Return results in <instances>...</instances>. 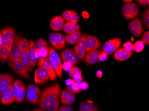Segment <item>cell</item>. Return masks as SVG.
Returning <instances> with one entry per match:
<instances>
[{"label":"cell","mask_w":149,"mask_h":111,"mask_svg":"<svg viewBox=\"0 0 149 111\" xmlns=\"http://www.w3.org/2000/svg\"><path fill=\"white\" fill-rule=\"evenodd\" d=\"M61 86L58 83L43 89L39 100V106L46 111H57L59 105Z\"/></svg>","instance_id":"obj_1"},{"label":"cell","mask_w":149,"mask_h":111,"mask_svg":"<svg viewBox=\"0 0 149 111\" xmlns=\"http://www.w3.org/2000/svg\"><path fill=\"white\" fill-rule=\"evenodd\" d=\"M49 58L55 69L56 74L60 79L62 78L63 65L58 53L52 48L48 47Z\"/></svg>","instance_id":"obj_2"},{"label":"cell","mask_w":149,"mask_h":111,"mask_svg":"<svg viewBox=\"0 0 149 111\" xmlns=\"http://www.w3.org/2000/svg\"><path fill=\"white\" fill-rule=\"evenodd\" d=\"M13 85L15 101L17 103L22 102L26 97V86L22 81L18 79H17L14 81Z\"/></svg>","instance_id":"obj_3"},{"label":"cell","mask_w":149,"mask_h":111,"mask_svg":"<svg viewBox=\"0 0 149 111\" xmlns=\"http://www.w3.org/2000/svg\"><path fill=\"white\" fill-rule=\"evenodd\" d=\"M41 94L40 88L33 85L31 84L27 87L26 90V99L27 101L32 105H36L37 103Z\"/></svg>","instance_id":"obj_4"},{"label":"cell","mask_w":149,"mask_h":111,"mask_svg":"<svg viewBox=\"0 0 149 111\" xmlns=\"http://www.w3.org/2000/svg\"><path fill=\"white\" fill-rule=\"evenodd\" d=\"M49 40L53 47L56 50H62L66 47L65 37L61 33L51 32L49 35Z\"/></svg>","instance_id":"obj_5"},{"label":"cell","mask_w":149,"mask_h":111,"mask_svg":"<svg viewBox=\"0 0 149 111\" xmlns=\"http://www.w3.org/2000/svg\"><path fill=\"white\" fill-rule=\"evenodd\" d=\"M124 17L127 20L134 19L137 17L139 12L137 5L134 3L125 4L122 9Z\"/></svg>","instance_id":"obj_6"},{"label":"cell","mask_w":149,"mask_h":111,"mask_svg":"<svg viewBox=\"0 0 149 111\" xmlns=\"http://www.w3.org/2000/svg\"><path fill=\"white\" fill-rule=\"evenodd\" d=\"M9 65L17 73L26 79H30V76L21 59L13 61H8Z\"/></svg>","instance_id":"obj_7"},{"label":"cell","mask_w":149,"mask_h":111,"mask_svg":"<svg viewBox=\"0 0 149 111\" xmlns=\"http://www.w3.org/2000/svg\"><path fill=\"white\" fill-rule=\"evenodd\" d=\"M122 43L120 38H114L107 41L104 44L103 46V52L107 53L108 55L113 54L116 52L118 48L120 46Z\"/></svg>","instance_id":"obj_8"},{"label":"cell","mask_w":149,"mask_h":111,"mask_svg":"<svg viewBox=\"0 0 149 111\" xmlns=\"http://www.w3.org/2000/svg\"><path fill=\"white\" fill-rule=\"evenodd\" d=\"M38 66L43 67L46 68V70L48 72L51 81H54L56 80L57 75L49 57L40 58L38 61Z\"/></svg>","instance_id":"obj_9"},{"label":"cell","mask_w":149,"mask_h":111,"mask_svg":"<svg viewBox=\"0 0 149 111\" xmlns=\"http://www.w3.org/2000/svg\"><path fill=\"white\" fill-rule=\"evenodd\" d=\"M21 38V37L19 35H17L15 37L13 46L12 48L10 54L9 56V62L13 61L16 60L21 59V50L20 48L19 42Z\"/></svg>","instance_id":"obj_10"},{"label":"cell","mask_w":149,"mask_h":111,"mask_svg":"<svg viewBox=\"0 0 149 111\" xmlns=\"http://www.w3.org/2000/svg\"><path fill=\"white\" fill-rule=\"evenodd\" d=\"M62 60L64 62H68L73 66L77 65L79 62V60L76 53L71 49L63 50L60 53Z\"/></svg>","instance_id":"obj_11"},{"label":"cell","mask_w":149,"mask_h":111,"mask_svg":"<svg viewBox=\"0 0 149 111\" xmlns=\"http://www.w3.org/2000/svg\"><path fill=\"white\" fill-rule=\"evenodd\" d=\"M50 79L48 72L45 68L39 66L37 68L35 72V81L36 84L42 85Z\"/></svg>","instance_id":"obj_12"},{"label":"cell","mask_w":149,"mask_h":111,"mask_svg":"<svg viewBox=\"0 0 149 111\" xmlns=\"http://www.w3.org/2000/svg\"><path fill=\"white\" fill-rule=\"evenodd\" d=\"M129 29L134 36L139 37L141 36L143 32V27L139 18L134 19L129 24Z\"/></svg>","instance_id":"obj_13"},{"label":"cell","mask_w":149,"mask_h":111,"mask_svg":"<svg viewBox=\"0 0 149 111\" xmlns=\"http://www.w3.org/2000/svg\"><path fill=\"white\" fill-rule=\"evenodd\" d=\"M87 36L88 35L86 34L81 35V38L74 47L75 53L77 54L79 59L81 60H83L85 58L86 52L85 40Z\"/></svg>","instance_id":"obj_14"},{"label":"cell","mask_w":149,"mask_h":111,"mask_svg":"<svg viewBox=\"0 0 149 111\" xmlns=\"http://www.w3.org/2000/svg\"><path fill=\"white\" fill-rule=\"evenodd\" d=\"M101 43L100 41L96 37L88 36L85 40L86 52H90L97 50L100 48Z\"/></svg>","instance_id":"obj_15"},{"label":"cell","mask_w":149,"mask_h":111,"mask_svg":"<svg viewBox=\"0 0 149 111\" xmlns=\"http://www.w3.org/2000/svg\"><path fill=\"white\" fill-rule=\"evenodd\" d=\"M14 79L13 75L6 73H0V97L9 87Z\"/></svg>","instance_id":"obj_16"},{"label":"cell","mask_w":149,"mask_h":111,"mask_svg":"<svg viewBox=\"0 0 149 111\" xmlns=\"http://www.w3.org/2000/svg\"><path fill=\"white\" fill-rule=\"evenodd\" d=\"M15 101L13 92V84H10L9 87L5 91L1 97V102L3 105H9Z\"/></svg>","instance_id":"obj_17"},{"label":"cell","mask_w":149,"mask_h":111,"mask_svg":"<svg viewBox=\"0 0 149 111\" xmlns=\"http://www.w3.org/2000/svg\"><path fill=\"white\" fill-rule=\"evenodd\" d=\"M76 97L73 93L68 92L66 90H63L61 92L60 100L63 105H72L76 100Z\"/></svg>","instance_id":"obj_18"},{"label":"cell","mask_w":149,"mask_h":111,"mask_svg":"<svg viewBox=\"0 0 149 111\" xmlns=\"http://www.w3.org/2000/svg\"><path fill=\"white\" fill-rule=\"evenodd\" d=\"M101 52V51L99 50L88 52L85 57V61L87 65L97 64L100 62L99 57Z\"/></svg>","instance_id":"obj_19"},{"label":"cell","mask_w":149,"mask_h":111,"mask_svg":"<svg viewBox=\"0 0 149 111\" xmlns=\"http://www.w3.org/2000/svg\"><path fill=\"white\" fill-rule=\"evenodd\" d=\"M132 54L133 52L128 51L124 48H120L115 52L114 58L118 61H123L129 59Z\"/></svg>","instance_id":"obj_20"},{"label":"cell","mask_w":149,"mask_h":111,"mask_svg":"<svg viewBox=\"0 0 149 111\" xmlns=\"http://www.w3.org/2000/svg\"><path fill=\"white\" fill-rule=\"evenodd\" d=\"M64 25V19L62 17L57 16L52 19L50 23V27L52 30L59 31L63 29Z\"/></svg>","instance_id":"obj_21"},{"label":"cell","mask_w":149,"mask_h":111,"mask_svg":"<svg viewBox=\"0 0 149 111\" xmlns=\"http://www.w3.org/2000/svg\"><path fill=\"white\" fill-rule=\"evenodd\" d=\"M36 46L33 40H31L29 49V56L30 64L31 67H34L37 63V58L36 55Z\"/></svg>","instance_id":"obj_22"},{"label":"cell","mask_w":149,"mask_h":111,"mask_svg":"<svg viewBox=\"0 0 149 111\" xmlns=\"http://www.w3.org/2000/svg\"><path fill=\"white\" fill-rule=\"evenodd\" d=\"M81 33L80 31L70 33L66 36L65 41L70 45L77 44L81 38Z\"/></svg>","instance_id":"obj_23"},{"label":"cell","mask_w":149,"mask_h":111,"mask_svg":"<svg viewBox=\"0 0 149 111\" xmlns=\"http://www.w3.org/2000/svg\"><path fill=\"white\" fill-rule=\"evenodd\" d=\"M0 34L4 35L10 41H14L15 38V32L12 27H7L0 30Z\"/></svg>","instance_id":"obj_24"},{"label":"cell","mask_w":149,"mask_h":111,"mask_svg":"<svg viewBox=\"0 0 149 111\" xmlns=\"http://www.w3.org/2000/svg\"><path fill=\"white\" fill-rule=\"evenodd\" d=\"M80 27L77 23L67 22L64 24L63 29L64 32L69 34L79 31Z\"/></svg>","instance_id":"obj_25"},{"label":"cell","mask_w":149,"mask_h":111,"mask_svg":"<svg viewBox=\"0 0 149 111\" xmlns=\"http://www.w3.org/2000/svg\"><path fill=\"white\" fill-rule=\"evenodd\" d=\"M79 111H98V108L93 103L84 101L80 103Z\"/></svg>","instance_id":"obj_26"},{"label":"cell","mask_w":149,"mask_h":111,"mask_svg":"<svg viewBox=\"0 0 149 111\" xmlns=\"http://www.w3.org/2000/svg\"><path fill=\"white\" fill-rule=\"evenodd\" d=\"M21 60L26 67L27 71L29 72L31 71L32 67L29 59V51H21Z\"/></svg>","instance_id":"obj_27"},{"label":"cell","mask_w":149,"mask_h":111,"mask_svg":"<svg viewBox=\"0 0 149 111\" xmlns=\"http://www.w3.org/2000/svg\"><path fill=\"white\" fill-rule=\"evenodd\" d=\"M12 48L1 46L0 47V60L5 62L10 56Z\"/></svg>","instance_id":"obj_28"},{"label":"cell","mask_w":149,"mask_h":111,"mask_svg":"<svg viewBox=\"0 0 149 111\" xmlns=\"http://www.w3.org/2000/svg\"><path fill=\"white\" fill-rule=\"evenodd\" d=\"M66 89L67 91L73 94L79 93L83 91L82 89L80 88L79 83L77 82L74 83L73 85L67 86Z\"/></svg>","instance_id":"obj_29"},{"label":"cell","mask_w":149,"mask_h":111,"mask_svg":"<svg viewBox=\"0 0 149 111\" xmlns=\"http://www.w3.org/2000/svg\"><path fill=\"white\" fill-rule=\"evenodd\" d=\"M19 45L21 51H29L30 43L27 39L25 38H21L19 42Z\"/></svg>","instance_id":"obj_30"},{"label":"cell","mask_w":149,"mask_h":111,"mask_svg":"<svg viewBox=\"0 0 149 111\" xmlns=\"http://www.w3.org/2000/svg\"><path fill=\"white\" fill-rule=\"evenodd\" d=\"M141 18L143 19L146 27L148 30L149 28V9L146 10L141 15Z\"/></svg>","instance_id":"obj_31"},{"label":"cell","mask_w":149,"mask_h":111,"mask_svg":"<svg viewBox=\"0 0 149 111\" xmlns=\"http://www.w3.org/2000/svg\"><path fill=\"white\" fill-rule=\"evenodd\" d=\"M134 51L137 52L143 51L144 48V44L142 41H138L134 45Z\"/></svg>","instance_id":"obj_32"},{"label":"cell","mask_w":149,"mask_h":111,"mask_svg":"<svg viewBox=\"0 0 149 111\" xmlns=\"http://www.w3.org/2000/svg\"><path fill=\"white\" fill-rule=\"evenodd\" d=\"M82 75V71L80 68L76 67H72L69 71V75L72 78H73L75 75Z\"/></svg>","instance_id":"obj_33"},{"label":"cell","mask_w":149,"mask_h":111,"mask_svg":"<svg viewBox=\"0 0 149 111\" xmlns=\"http://www.w3.org/2000/svg\"><path fill=\"white\" fill-rule=\"evenodd\" d=\"M1 35V37H2V45L1 46L6 47H12L13 46L14 41H10V40L5 37L3 35Z\"/></svg>","instance_id":"obj_34"},{"label":"cell","mask_w":149,"mask_h":111,"mask_svg":"<svg viewBox=\"0 0 149 111\" xmlns=\"http://www.w3.org/2000/svg\"><path fill=\"white\" fill-rule=\"evenodd\" d=\"M74 12V11L71 10L64 11L63 13V19H65V20H66V21L68 22H70Z\"/></svg>","instance_id":"obj_35"},{"label":"cell","mask_w":149,"mask_h":111,"mask_svg":"<svg viewBox=\"0 0 149 111\" xmlns=\"http://www.w3.org/2000/svg\"><path fill=\"white\" fill-rule=\"evenodd\" d=\"M47 46H48V45L47 41L43 39H39L37 41L36 48L40 50L41 48Z\"/></svg>","instance_id":"obj_36"},{"label":"cell","mask_w":149,"mask_h":111,"mask_svg":"<svg viewBox=\"0 0 149 111\" xmlns=\"http://www.w3.org/2000/svg\"><path fill=\"white\" fill-rule=\"evenodd\" d=\"M40 50L41 51V58H45L47 57V56L49 55L48 46L42 48Z\"/></svg>","instance_id":"obj_37"},{"label":"cell","mask_w":149,"mask_h":111,"mask_svg":"<svg viewBox=\"0 0 149 111\" xmlns=\"http://www.w3.org/2000/svg\"><path fill=\"white\" fill-rule=\"evenodd\" d=\"M123 47L125 50L130 52H133L134 51V45L131 42H125L123 44Z\"/></svg>","instance_id":"obj_38"},{"label":"cell","mask_w":149,"mask_h":111,"mask_svg":"<svg viewBox=\"0 0 149 111\" xmlns=\"http://www.w3.org/2000/svg\"><path fill=\"white\" fill-rule=\"evenodd\" d=\"M143 42L144 44H146V45H149V32L146 31L143 36Z\"/></svg>","instance_id":"obj_39"},{"label":"cell","mask_w":149,"mask_h":111,"mask_svg":"<svg viewBox=\"0 0 149 111\" xmlns=\"http://www.w3.org/2000/svg\"><path fill=\"white\" fill-rule=\"evenodd\" d=\"M108 58V55L105 52H101L99 55V58L100 61L104 62L107 61Z\"/></svg>","instance_id":"obj_40"},{"label":"cell","mask_w":149,"mask_h":111,"mask_svg":"<svg viewBox=\"0 0 149 111\" xmlns=\"http://www.w3.org/2000/svg\"><path fill=\"white\" fill-rule=\"evenodd\" d=\"M73 65L71 63L68 62H65L63 65V69H64L66 71H69L70 69L72 67Z\"/></svg>","instance_id":"obj_41"},{"label":"cell","mask_w":149,"mask_h":111,"mask_svg":"<svg viewBox=\"0 0 149 111\" xmlns=\"http://www.w3.org/2000/svg\"><path fill=\"white\" fill-rule=\"evenodd\" d=\"M57 111H74V110L71 107L64 106L60 107Z\"/></svg>","instance_id":"obj_42"},{"label":"cell","mask_w":149,"mask_h":111,"mask_svg":"<svg viewBox=\"0 0 149 111\" xmlns=\"http://www.w3.org/2000/svg\"><path fill=\"white\" fill-rule=\"evenodd\" d=\"M79 85H80V88L82 89L83 90L88 89L89 87V84L85 81L81 82L80 83H79Z\"/></svg>","instance_id":"obj_43"},{"label":"cell","mask_w":149,"mask_h":111,"mask_svg":"<svg viewBox=\"0 0 149 111\" xmlns=\"http://www.w3.org/2000/svg\"><path fill=\"white\" fill-rule=\"evenodd\" d=\"M137 3L142 6H149V0H138L137 1Z\"/></svg>","instance_id":"obj_44"},{"label":"cell","mask_w":149,"mask_h":111,"mask_svg":"<svg viewBox=\"0 0 149 111\" xmlns=\"http://www.w3.org/2000/svg\"><path fill=\"white\" fill-rule=\"evenodd\" d=\"M73 78L76 82L78 83H80L81 82L83 81V80L82 76L80 75H75Z\"/></svg>","instance_id":"obj_45"},{"label":"cell","mask_w":149,"mask_h":111,"mask_svg":"<svg viewBox=\"0 0 149 111\" xmlns=\"http://www.w3.org/2000/svg\"><path fill=\"white\" fill-rule=\"evenodd\" d=\"M76 82L75 81L74 79H68L66 81V83L67 84V86L73 85V84H74V83Z\"/></svg>","instance_id":"obj_46"},{"label":"cell","mask_w":149,"mask_h":111,"mask_svg":"<svg viewBox=\"0 0 149 111\" xmlns=\"http://www.w3.org/2000/svg\"><path fill=\"white\" fill-rule=\"evenodd\" d=\"M36 55L37 58L41 57V51H40V50H38L37 48H36Z\"/></svg>","instance_id":"obj_47"},{"label":"cell","mask_w":149,"mask_h":111,"mask_svg":"<svg viewBox=\"0 0 149 111\" xmlns=\"http://www.w3.org/2000/svg\"><path fill=\"white\" fill-rule=\"evenodd\" d=\"M102 76V72L101 71L99 70L96 73V77L98 78H101Z\"/></svg>","instance_id":"obj_48"},{"label":"cell","mask_w":149,"mask_h":111,"mask_svg":"<svg viewBox=\"0 0 149 111\" xmlns=\"http://www.w3.org/2000/svg\"><path fill=\"white\" fill-rule=\"evenodd\" d=\"M123 1L125 3H126V4H127V3H131V2L133 1H132V0H123Z\"/></svg>","instance_id":"obj_49"},{"label":"cell","mask_w":149,"mask_h":111,"mask_svg":"<svg viewBox=\"0 0 149 111\" xmlns=\"http://www.w3.org/2000/svg\"><path fill=\"white\" fill-rule=\"evenodd\" d=\"M2 45V37H1V35L0 34V47Z\"/></svg>","instance_id":"obj_50"},{"label":"cell","mask_w":149,"mask_h":111,"mask_svg":"<svg viewBox=\"0 0 149 111\" xmlns=\"http://www.w3.org/2000/svg\"><path fill=\"white\" fill-rule=\"evenodd\" d=\"M33 111H44L43 110H41V109H38V108H36V109H34Z\"/></svg>","instance_id":"obj_51"}]
</instances>
